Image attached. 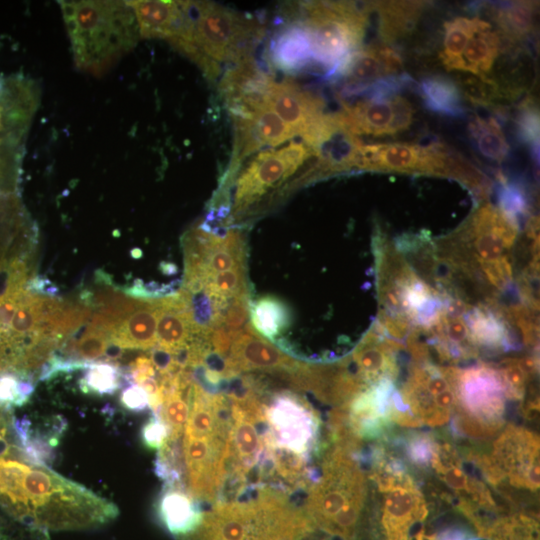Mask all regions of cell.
<instances>
[{
	"label": "cell",
	"mask_w": 540,
	"mask_h": 540,
	"mask_svg": "<svg viewBox=\"0 0 540 540\" xmlns=\"http://www.w3.org/2000/svg\"><path fill=\"white\" fill-rule=\"evenodd\" d=\"M402 66L400 55L387 43L361 46L327 76L343 84L340 99L358 95L377 80L393 76Z\"/></svg>",
	"instance_id": "obj_14"
},
{
	"label": "cell",
	"mask_w": 540,
	"mask_h": 540,
	"mask_svg": "<svg viewBox=\"0 0 540 540\" xmlns=\"http://www.w3.org/2000/svg\"><path fill=\"white\" fill-rule=\"evenodd\" d=\"M127 3L134 12L143 38H160L169 42L184 18L183 1L137 0Z\"/></svg>",
	"instance_id": "obj_19"
},
{
	"label": "cell",
	"mask_w": 540,
	"mask_h": 540,
	"mask_svg": "<svg viewBox=\"0 0 540 540\" xmlns=\"http://www.w3.org/2000/svg\"><path fill=\"white\" fill-rule=\"evenodd\" d=\"M458 86L466 98L481 106L491 105L503 96L497 83L487 76L465 75L460 78Z\"/></svg>",
	"instance_id": "obj_34"
},
{
	"label": "cell",
	"mask_w": 540,
	"mask_h": 540,
	"mask_svg": "<svg viewBox=\"0 0 540 540\" xmlns=\"http://www.w3.org/2000/svg\"><path fill=\"white\" fill-rule=\"evenodd\" d=\"M159 316V298L124 319L109 338L111 344L125 349H153L157 344L156 329Z\"/></svg>",
	"instance_id": "obj_21"
},
{
	"label": "cell",
	"mask_w": 540,
	"mask_h": 540,
	"mask_svg": "<svg viewBox=\"0 0 540 540\" xmlns=\"http://www.w3.org/2000/svg\"><path fill=\"white\" fill-rule=\"evenodd\" d=\"M0 540H50L48 532L0 516Z\"/></svg>",
	"instance_id": "obj_36"
},
{
	"label": "cell",
	"mask_w": 540,
	"mask_h": 540,
	"mask_svg": "<svg viewBox=\"0 0 540 540\" xmlns=\"http://www.w3.org/2000/svg\"><path fill=\"white\" fill-rule=\"evenodd\" d=\"M249 316L255 330L272 341L290 322L286 305L272 296L263 297L255 302L251 306Z\"/></svg>",
	"instance_id": "obj_28"
},
{
	"label": "cell",
	"mask_w": 540,
	"mask_h": 540,
	"mask_svg": "<svg viewBox=\"0 0 540 540\" xmlns=\"http://www.w3.org/2000/svg\"><path fill=\"white\" fill-rule=\"evenodd\" d=\"M184 19L169 43L194 61L209 80L221 73V64L252 56L263 36L254 17L208 1H183Z\"/></svg>",
	"instance_id": "obj_3"
},
{
	"label": "cell",
	"mask_w": 540,
	"mask_h": 540,
	"mask_svg": "<svg viewBox=\"0 0 540 540\" xmlns=\"http://www.w3.org/2000/svg\"><path fill=\"white\" fill-rule=\"evenodd\" d=\"M451 154L439 142L427 146L401 142L362 144L356 168L449 177Z\"/></svg>",
	"instance_id": "obj_11"
},
{
	"label": "cell",
	"mask_w": 540,
	"mask_h": 540,
	"mask_svg": "<svg viewBox=\"0 0 540 540\" xmlns=\"http://www.w3.org/2000/svg\"><path fill=\"white\" fill-rule=\"evenodd\" d=\"M157 515L177 539L193 532L201 523L203 511L183 483H165L159 494Z\"/></svg>",
	"instance_id": "obj_18"
},
{
	"label": "cell",
	"mask_w": 540,
	"mask_h": 540,
	"mask_svg": "<svg viewBox=\"0 0 540 540\" xmlns=\"http://www.w3.org/2000/svg\"><path fill=\"white\" fill-rule=\"evenodd\" d=\"M231 402L193 381L190 411L182 436L184 480L196 499L219 500L229 474Z\"/></svg>",
	"instance_id": "obj_2"
},
{
	"label": "cell",
	"mask_w": 540,
	"mask_h": 540,
	"mask_svg": "<svg viewBox=\"0 0 540 540\" xmlns=\"http://www.w3.org/2000/svg\"><path fill=\"white\" fill-rule=\"evenodd\" d=\"M519 139L529 146L535 161H539V113L535 103L525 99L519 108L516 120Z\"/></svg>",
	"instance_id": "obj_33"
},
{
	"label": "cell",
	"mask_w": 540,
	"mask_h": 540,
	"mask_svg": "<svg viewBox=\"0 0 540 540\" xmlns=\"http://www.w3.org/2000/svg\"><path fill=\"white\" fill-rule=\"evenodd\" d=\"M273 81V76L251 56L225 70L219 91L230 114L249 112L266 104L265 96Z\"/></svg>",
	"instance_id": "obj_17"
},
{
	"label": "cell",
	"mask_w": 540,
	"mask_h": 540,
	"mask_svg": "<svg viewBox=\"0 0 540 540\" xmlns=\"http://www.w3.org/2000/svg\"><path fill=\"white\" fill-rule=\"evenodd\" d=\"M7 431H8L7 421L5 420L3 413H0V450L9 446V444L6 441Z\"/></svg>",
	"instance_id": "obj_40"
},
{
	"label": "cell",
	"mask_w": 540,
	"mask_h": 540,
	"mask_svg": "<svg viewBox=\"0 0 540 540\" xmlns=\"http://www.w3.org/2000/svg\"><path fill=\"white\" fill-rule=\"evenodd\" d=\"M249 294L234 298L222 313L221 325L235 339L246 327L250 313Z\"/></svg>",
	"instance_id": "obj_35"
},
{
	"label": "cell",
	"mask_w": 540,
	"mask_h": 540,
	"mask_svg": "<svg viewBox=\"0 0 540 540\" xmlns=\"http://www.w3.org/2000/svg\"><path fill=\"white\" fill-rule=\"evenodd\" d=\"M168 437V429L158 414H152L142 426L141 439L144 445L150 449L159 450Z\"/></svg>",
	"instance_id": "obj_37"
},
{
	"label": "cell",
	"mask_w": 540,
	"mask_h": 540,
	"mask_svg": "<svg viewBox=\"0 0 540 540\" xmlns=\"http://www.w3.org/2000/svg\"><path fill=\"white\" fill-rule=\"evenodd\" d=\"M11 447L0 450V506L13 520L49 533L100 528L118 517L112 501Z\"/></svg>",
	"instance_id": "obj_1"
},
{
	"label": "cell",
	"mask_w": 540,
	"mask_h": 540,
	"mask_svg": "<svg viewBox=\"0 0 540 540\" xmlns=\"http://www.w3.org/2000/svg\"><path fill=\"white\" fill-rule=\"evenodd\" d=\"M24 288L32 294L47 297H55L59 292L58 287L43 276H35L28 280Z\"/></svg>",
	"instance_id": "obj_39"
},
{
	"label": "cell",
	"mask_w": 540,
	"mask_h": 540,
	"mask_svg": "<svg viewBox=\"0 0 540 540\" xmlns=\"http://www.w3.org/2000/svg\"><path fill=\"white\" fill-rule=\"evenodd\" d=\"M316 157V152L302 140H292L280 148L264 149L252 155L247 164L240 167L234 182L231 209L234 217L244 214L279 188L285 189L286 181Z\"/></svg>",
	"instance_id": "obj_8"
},
{
	"label": "cell",
	"mask_w": 540,
	"mask_h": 540,
	"mask_svg": "<svg viewBox=\"0 0 540 540\" xmlns=\"http://www.w3.org/2000/svg\"><path fill=\"white\" fill-rule=\"evenodd\" d=\"M301 365V362L262 339L250 325H246L234 339L221 374L223 378H231L241 372L262 371L285 375L289 382Z\"/></svg>",
	"instance_id": "obj_15"
},
{
	"label": "cell",
	"mask_w": 540,
	"mask_h": 540,
	"mask_svg": "<svg viewBox=\"0 0 540 540\" xmlns=\"http://www.w3.org/2000/svg\"><path fill=\"white\" fill-rule=\"evenodd\" d=\"M353 101H341L337 114L352 134L385 136L406 130L413 120L414 109L399 94L392 96H360Z\"/></svg>",
	"instance_id": "obj_12"
},
{
	"label": "cell",
	"mask_w": 540,
	"mask_h": 540,
	"mask_svg": "<svg viewBox=\"0 0 540 540\" xmlns=\"http://www.w3.org/2000/svg\"><path fill=\"white\" fill-rule=\"evenodd\" d=\"M490 23L479 18L458 17L444 24L443 49L440 57L449 70L463 71V51L479 30L489 26Z\"/></svg>",
	"instance_id": "obj_25"
},
{
	"label": "cell",
	"mask_w": 540,
	"mask_h": 540,
	"mask_svg": "<svg viewBox=\"0 0 540 540\" xmlns=\"http://www.w3.org/2000/svg\"><path fill=\"white\" fill-rule=\"evenodd\" d=\"M259 421L265 448L262 478L276 476L286 484H301L311 478L307 465L318 445L319 421L310 404L283 391L267 403L259 399Z\"/></svg>",
	"instance_id": "obj_4"
},
{
	"label": "cell",
	"mask_w": 540,
	"mask_h": 540,
	"mask_svg": "<svg viewBox=\"0 0 540 540\" xmlns=\"http://www.w3.org/2000/svg\"><path fill=\"white\" fill-rule=\"evenodd\" d=\"M121 404L132 412H143L150 408L147 392L138 384H128L121 392Z\"/></svg>",
	"instance_id": "obj_38"
},
{
	"label": "cell",
	"mask_w": 540,
	"mask_h": 540,
	"mask_svg": "<svg viewBox=\"0 0 540 540\" xmlns=\"http://www.w3.org/2000/svg\"><path fill=\"white\" fill-rule=\"evenodd\" d=\"M535 2L514 1L494 8V19L506 36L519 40L527 37L534 28Z\"/></svg>",
	"instance_id": "obj_27"
},
{
	"label": "cell",
	"mask_w": 540,
	"mask_h": 540,
	"mask_svg": "<svg viewBox=\"0 0 540 540\" xmlns=\"http://www.w3.org/2000/svg\"><path fill=\"white\" fill-rule=\"evenodd\" d=\"M292 12L310 43L312 63L328 75L345 57L362 46L368 26L365 5L348 1L302 2Z\"/></svg>",
	"instance_id": "obj_6"
},
{
	"label": "cell",
	"mask_w": 540,
	"mask_h": 540,
	"mask_svg": "<svg viewBox=\"0 0 540 540\" xmlns=\"http://www.w3.org/2000/svg\"><path fill=\"white\" fill-rule=\"evenodd\" d=\"M234 146L226 181L234 179L243 161L259 151L277 148L296 137L294 131L266 104L253 111L232 114Z\"/></svg>",
	"instance_id": "obj_13"
},
{
	"label": "cell",
	"mask_w": 540,
	"mask_h": 540,
	"mask_svg": "<svg viewBox=\"0 0 540 540\" xmlns=\"http://www.w3.org/2000/svg\"><path fill=\"white\" fill-rule=\"evenodd\" d=\"M123 384L124 371L116 363L108 361L91 362L79 381L84 393L99 396L114 394Z\"/></svg>",
	"instance_id": "obj_30"
},
{
	"label": "cell",
	"mask_w": 540,
	"mask_h": 540,
	"mask_svg": "<svg viewBox=\"0 0 540 540\" xmlns=\"http://www.w3.org/2000/svg\"><path fill=\"white\" fill-rule=\"evenodd\" d=\"M469 132L484 157L501 163L508 155L509 145L495 118L475 116L469 124Z\"/></svg>",
	"instance_id": "obj_29"
},
{
	"label": "cell",
	"mask_w": 540,
	"mask_h": 540,
	"mask_svg": "<svg viewBox=\"0 0 540 540\" xmlns=\"http://www.w3.org/2000/svg\"><path fill=\"white\" fill-rule=\"evenodd\" d=\"M361 506V478L355 466L336 452L323 476L310 489L306 514L327 533L351 537Z\"/></svg>",
	"instance_id": "obj_7"
},
{
	"label": "cell",
	"mask_w": 540,
	"mask_h": 540,
	"mask_svg": "<svg viewBox=\"0 0 540 540\" xmlns=\"http://www.w3.org/2000/svg\"><path fill=\"white\" fill-rule=\"evenodd\" d=\"M419 91L431 111L452 117L464 115L461 90L452 79L441 75L427 76L421 81Z\"/></svg>",
	"instance_id": "obj_24"
},
{
	"label": "cell",
	"mask_w": 540,
	"mask_h": 540,
	"mask_svg": "<svg viewBox=\"0 0 540 540\" xmlns=\"http://www.w3.org/2000/svg\"><path fill=\"white\" fill-rule=\"evenodd\" d=\"M463 408L483 422H496L504 409L506 383L502 373L481 366L463 372H446Z\"/></svg>",
	"instance_id": "obj_16"
},
{
	"label": "cell",
	"mask_w": 540,
	"mask_h": 540,
	"mask_svg": "<svg viewBox=\"0 0 540 540\" xmlns=\"http://www.w3.org/2000/svg\"><path fill=\"white\" fill-rule=\"evenodd\" d=\"M271 63L278 69L294 72L312 63L310 43L301 25L291 19L280 29L269 47Z\"/></svg>",
	"instance_id": "obj_20"
},
{
	"label": "cell",
	"mask_w": 540,
	"mask_h": 540,
	"mask_svg": "<svg viewBox=\"0 0 540 540\" xmlns=\"http://www.w3.org/2000/svg\"><path fill=\"white\" fill-rule=\"evenodd\" d=\"M265 103L314 151L339 127L336 113L325 111V101L291 79L274 80Z\"/></svg>",
	"instance_id": "obj_10"
},
{
	"label": "cell",
	"mask_w": 540,
	"mask_h": 540,
	"mask_svg": "<svg viewBox=\"0 0 540 540\" xmlns=\"http://www.w3.org/2000/svg\"><path fill=\"white\" fill-rule=\"evenodd\" d=\"M109 338L90 329H85L83 335L75 339L67 338L61 345L62 356L74 360L96 362V360L106 356L109 347Z\"/></svg>",
	"instance_id": "obj_31"
},
{
	"label": "cell",
	"mask_w": 540,
	"mask_h": 540,
	"mask_svg": "<svg viewBox=\"0 0 540 540\" xmlns=\"http://www.w3.org/2000/svg\"><path fill=\"white\" fill-rule=\"evenodd\" d=\"M425 6L424 2L385 1L367 4L378 15V33L383 43L407 34L415 25Z\"/></svg>",
	"instance_id": "obj_23"
},
{
	"label": "cell",
	"mask_w": 540,
	"mask_h": 540,
	"mask_svg": "<svg viewBox=\"0 0 540 540\" xmlns=\"http://www.w3.org/2000/svg\"><path fill=\"white\" fill-rule=\"evenodd\" d=\"M78 68L99 75L129 51L140 36L127 1H61Z\"/></svg>",
	"instance_id": "obj_5"
},
{
	"label": "cell",
	"mask_w": 540,
	"mask_h": 540,
	"mask_svg": "<svg viewBox=\"0 0 540 540\" xmlns=\"http://www.w3.org/2000/svg\"><path fill=\"white\" fill-rule=\"evenodd\" d=\"M39 95L22 75H0V189L17 192L24 140Z\"/></svg>",
	"instance_id": "obj_9"
},
{
	"label": "cell",
	"mask_w": 540,
	"mask_h": 540,
	"mask_svg": "<svg viewBox=\"0 0 540 540\" xmlns=\"http://www.w3.org/2000/svg\"><path fill=\"white\" fill-rule=\"evenodd\" d=\"M499 47L500 39L491 25L477 31L463 51V72L487 76L496 60Z\"/></svg>",
	"instance_id": "obj_26"
},
{
	"label": "cell",
	"mask_w": 540,
	"mask_h": 540,
	"mask_svg": "<svg viewBox=\"0 0 540 540\" xmlns=\"http://www.w3.org/2000/svg\"><path fill=\"white\" fill-rule=\"evenodd\" d=\"M35 390L31 376L13 372L0 373V411L25 405Z\"/></svg>",
	"instance_id": "obj_32"
},
{
	"label": "cell",
	"mask_w": 540,
	"mask_h": 540,
	"mask_svg": "<svg viewBox=\"0 0 540 540\" xmlns=\"http://www.w3.org/2000/svg\"><path fill=\"white\" fill-rule=\"evenodd\" d=\"M66 422L58 417L51 429L45 433L32 428L27 418L13 419L12 429L18 442L17 450L27 461L36 465L48 466L54 458V448L59 442Z\"/></svg>",
	"instance_id": "obj_22"
}]
</instances>
